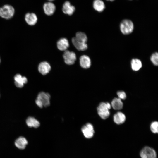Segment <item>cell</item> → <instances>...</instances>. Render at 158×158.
Returning a JSON list of instances; mask_svg holds the SVG:
<instances>
[{"mask_svg":"<svg viewBox=\"0 0 158 158\" xmlns=\"http://www.w3.org/2000/svg\"><path fill=\"white\" fill-rule=\"evenodd\" d=\"M81 131L85 137L87 138H92L95 133L93 126L90 123L84 125L81 128Z\"/></svg>","mask_w":158,"mask_h":158,"instance_id":"obj_7","label":"cell"},{"mask_svg":"<svg viewBox=\"0 0 158 158\" xmlns=\"http://www.w3.org/2000/svg\"><path fill=\"white\" fill-rule=\"evenodd\" d=\"M123 103L121 99L119 98H115L112 100L111 106L115 110H120L123 107Z\"/></svg>","mask_w":158,"mask_h":158,"instance_id":"obj_20","label":"cell"},{"mask_svg":"<svg viewBox=\"0 0 158 158\" xmlns=\"http://www.w3.org/2000/svg\"><path fill=\"white\" fill-rule=\"evenodd\" d=\"M50 95L47 93L43 92H40L38 94L35 103L40 108L43 107H48L50 105Z\"/></svg>","mask_w":158,"mask_h":158,"instance_id":"obj_1","label":"cell"},{"mask_svg":"<svg viewBox=\"0 0 158 158\" xmlns=\"http://www.w3.org/2000/svg\"><path fill=\"white\" fill-rule=\"evenodd\" d=\"M150 60L153 65L157 66L158 64V54L155 52L152 54L151 56Z\"/></svg>","mask_w":158,"mask_h":158,"instance_id":"obj_23","label":"cell"},{"mask_svg":"<svg viewBox=\"0 0 158 158\" xmlns=\"http://www.w3.org/2000/svg\"><path fill=\"white\" fill-rule=\"evenodd\" d=\"M72 42L74 46L79 51H85L87 48L88 46L86 43L77 40L75 37L72 38Z\"/></svg>","mask_w":158,"mask_h":158,"instance_id":"obj_15","label":"cell"},{"mask_svg":"<svg viewBox=\"0 0 158 158\" xmlns=\"http://www.w3.org/2000/svg\"><path fill=\"white\" fill-rule=\"evenodd\" d=\"M62 10L63 12L65 14L68 15H71L75 12V7L71 5L69 1L65 2L62 6Z\"/></svg>","mask_w":158,"mask_h":158,"instance_id":"obj_9","label":"cell"},{"mask_svg":"<svg viewBox=\"0 0 158 158\" xmlns=\"http://www.w3.org/2000/svg\"><path fill=\"white\" fill-rule=\"evenodd\" d=\"M26 123L28 126L30 127L37 128L40 126L39 121L34 118L32 117H29L27 118Z\"/></svg>","mask_w":158,"mask_h":158,"instance_id":"obj_21","label":"cell"},{"mask_svg":"<svg viewBox=\"0 0 158 158\" xmlns=\"http://www.w3.org/2000/svg\"><path fill=\"white\" fill-rule=\"evenodd\" d=\"M51 69L49 64L46 61L40 63L38 66V70L39 72L43 75L48 73Z\"/></svg>","mask_w":158,"mask_h":158,"instance_id":"obj_12","label":"cell"},{"mask_svg":"<svg viewBox=\"0 0 158 158\" xmlns=\"http://www.w3.org/2000/svg\"><path fill=\"white\" fill-rule=\"evenodd\" d=\"M111 107V104L108 102H102L99 104L97 110L98 115L102 118L105 119L109 116L110 114L109 110Z\"/></svg>","mask_w":158,"mask_h":158,"instance_id":"obj_2","label":"cell"},{"mask_svg":"<svg viewBox=\"0 0 158 158\" xmlns=\"http://www.w3.org/2000/svg\"><path fill=\"white\" fill-rule=\"evenodd\" d=\"M113 119L114 122L116 124H121L125 122L126 117L123 113L118 112L114 115Z\"/></svg>","mask_w":158,"mask_h":158,"instance_id":"obj_16","label":"cell"},{"mask_svg":"<svg viewBox=\"0 0 158 158\" xmlns=\"http://www.w3.org/2000/svg\"><path fill=\"white\" fill-rule=\"evenodd\" d=\"M63 57L65 63L69 65L73 64L76 59L75 54L73 52L67 50L65 51Z\"/></svg>","mask_w":158,"mask_h":158,"instance_id":"obj_6","label":"cell"},{"mask_svg":"<svg viewBox=\"0 0 158 158\" xmlns=\"http://www.w3.org/2000/svg\"><path fill=\"white\" fill-rule=\"evenodd\" d=\"M57 47L58 49L61 51L67 50L69 46L68 40L66 38H62L59 39L57 42Z\"/></svg>","mask_w":158,"mask_h":158,"instance_id":"obj_14","label":"cell"},{"mask_svg":"<svg viewBox=\"0 0 158 158\" xmlns=\"http://www.w3.org/2000/svg\"><path fill=\"white\" fill-rule=\"evenodd\" d=\"M28 143V141L25 138L23 137H20L16 140L15 144L18 148L23 149L25 148Z\"/></svg>","mask_w":158,"mask_h":158,"instance_id":"obj_17","label":"cell"},{"mask_svg":"<svg viewBox=\"0 0 158 158\" xmlns=\"http://www.w3.org/2000/svg\"><path fill=\"white\" fill-rule=\"evenodd\" d=\"M107 0L109 1H114V0Z\"/></svg>","mask_w":158,"mask_h":158,"instance_id":"obj_27","label":"cell"},{"mask_svg":"<svg viewBox=\"0 0 158 158\" xmlns=\"http://www.w3.org/2000/svg\"><path fill=\"white\" fill-rule=\"evenodd\" d=\"M15 10L14 7L9 4H5L0 8V16L1 18L8 19L14 16Z\"/></svg>","mask_w":158,"mask_h":158,"instance_id":"obj_3","label":"cell"},{"mask_svg":"<svg viewBox=\"0 0 158 158\" xmlns=\"http://www.w3.org/2000/svg\"><path fill=\"white\" fill-rule=\"evenodd\" d=\"M0 62H1V59H0Z\"/></svg>","mask_w":158,"mask_h":158,"instance_id":"obj_28","label":"cell"},{"mask_svg":"<svg viewBox=\"0 0 158 158\" xmlns=\"http://www.w3.org/2000/svg\"><path fill=\"white\" fill-rule=\"evenodd\" d=\"M158 123L157 121H155L152 122L150 126L151 131L154 133H157L158 132Z\"/></svg>","mask_w":158,"mask_h":158,"instance_id":"obj_24","label":"cell"},{"mask_svg":"<svg viewBox=\"0 0 158 158\" xmlns=\"http://www.w3.org/2000/svg\"><path fill=\"white\" fill-rule=\"evenodd\" d=\"M43 9L45 14L48 16H51L54 13L56 7L53 3L49 1L44 4Z\"/></svg>","mask_w":158,"mask_h":158,"instance_id":"obj_8","label":"cell"},{"mask_svg":"<svg viewBox=\"0 0 158 158\" xmlns=\"http://www.w3.org/2000/svg\"><path fill=\"white\" fill-rule=\"evenodd\" d=\"M80 65L85 69L89 68L91 65V60L90 58L86 55L81 56L79 59Z\"/></svg>","mask_w":158,"mask_h":158,"instance_id":"obj_13","label":"cell"},{"mask_svg":"<svg viewBox=\"0 0 158 158\" xmlns=\"http://www.w3.org/2000/svg\"><path fill=\"white\" fill-rule=\"evenodd\" d=\"M48 0V1H51H51H54V0Z\"/></svg>","mask_w":158,"mask_h":158,"instance_id":"obj_26","label":"cell"},{"mask_svg":"<svg viewBox=\"0 0 158 158\" xmlns=\"http://www.w3.org/2000/svg\"><path fill=\"white\" fill-rule=\"evenodd\" d=\"M141 158H156L157 154L155 150L147 146L144 147L140 152Z\"/></svg>","mask_w":158,"mask_h":158,"instance_id":"obj_5","label":"cell"},{"mask_svg":"<svg viewBox=\"0 0 158 158\" xmlns=\"http://www.w3.org/2000/svg\"><path fill=\"white\" fill-rule=\"evenodd\" d=\"M75 37L77 40L86 43L87 40V38L86 34L81 32H77Z\"/></svg>","mask_w":158,"mask_h":158,"instance_id":"obj_22","label":"cell"},{"mask_svg":"<svg viewBox=\"0 0 158 158\" xmlns=\"http://www.w3.org/2000/svg\"><path fill=\"white\" fill-rule=\"evenodd\" d=\"M134 28L133 22L128 19L123 20L120 25V31L124 35H128L131 33L134 30Z\"/></svg>","mask_w":158,"mask_h":158,"instance_id":"obj_4","label":"cell"},{"mask_svg":"<svg viewBox=\"0 0 158 158\" xmlns=\"http://www.w3.org/2000/svg\"><path fill=\"white\" fill-rule=\"evenodd\" d=\"M93 6L94 9L99 12L102 11L105 8L104 4L101 0H95Z\"/></svg>","mask_w":158,"mask_h":158,"instance_id":"obj_19","label":"cell"},{"mask_svg":"<svg viewBox=\"0 0 158 158\" xmlns=\"http://www.w3.org/2000/svg\"><path fill=\"white\" fill-rule=\"evenodd\" d=\"M25 19L27 23L30 25H35L38 20L36 15L33 13H27L25 15Z\"/></svg>","mask_w":158,"mask_h":158,"instance_id":"obj_11","label":"cell"},{"mask_svg":"<svg viewBox=\"0 0 158 158\" xmlns=\"http://www.w3.org/2000/svg\"><path fill=\"white\" fill-rule=\"evenodd\" d=\"M117 95L119 98L121 99L124 100L126 97V94L125 92L122 91H118L117 92Z\"/></svg>","mask_w":158,"mask_h":158,"instance_id":"obj_25","label":"cell"},{"mask_svg":"<svg viewBox=\"0 0 158 158\" xmlns=\"http://www.w3.org/2000/svg\"><path fill=\"white\" fill-rule=\"evenodd\" d=\"M130 64L132 69L135 71L139 70L142 66L141 61L137 58L133 59L131 61Z\"/></svg>","mask_w":158,"mask_h":158,"instance_id":"obj_18","label":"cell"},{"mask_svg":"<svg viewBox=\"0 0 158 158\" xmlns=\"http://www.w3.org/2000/svg\"><path fill=\"white\" fill-rule=\"evenodd\" d=\"M15 84L17 87L22 88L24 84L27 82V78L25 76H22L20 74H17L14 77Z\"/></svg>","mask_w":158,"mask_h":158,"instance_id":"obj_10","label":"cell"}]
</instances>
